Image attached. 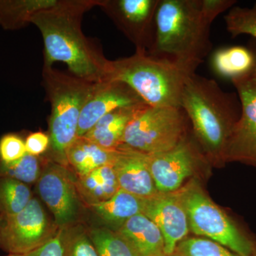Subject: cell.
Segmentation results:
<instances>
[{"instance_id": "ac0fdd59", "label": "cell", "mask_w": 256, "mask_h": 256, "mask_svg": "<svg viewBox=\"0 0 256 256\" xmlns=\"http://www.w3.org/2000/svg\"><path fill=\"white\" fill-rule=\"evenodd\" d=\"M116 150H108L85 137H77L66 152V166L76 178L86 176L92 171L112 164Z\"/></svg>"}, {"instance_id": "cb8c5ba5", "label": "cell", "mask_w": 256, "mask_h": 256, "mask_svg": "<svg viewBox=\"0 0 256 256\" xmlns=\"http://www.w3.org/2000/svg\"><path fill=\"white\" fill-rule=\"evenodd\" d=\"M88 234L99 256H138L116 230L102 227L88 229Z\"/></svg>"}, {"instance_id": "2e32d148", "label": "cell", "mask_w": 256, "mask_h": 256, "mask_svg": "<svg viewBox=\"0 0 256 256\" xmlns=\"http://www.w3.org/2000/svg\"><path fill=\"white\" fill-rule=\"evenodd\" d=\"M116 232L127 240L138 256H166L162 234L156 224L142 214L128 220Z\"/></svg>"}, {"instance_id": "277c9868", "label": "cell", "mask_w": 256, "mask_h": 256, "mask_svg": "<svg viewBox=\"0 0 256 256\" xmlns=\"http://www.w3.org/2000/svg\"><path fill=\"white\" fill-rule=\"evenodd\" d=\"M196 70L146 52L110 60L106 80L124 82L150 106L180 107L184 88Z\"/></svg>"}, {"instance_id": "484cf974", "label": "cell", "mask_w": 256, "mask_h": 256, "mask_svg": "<svg viewBox=\"0 0 256 256\" xmlns=\"http://www.w3.org/2000/svg\"><path fill=\"white\" fill-rule=\"evenodd\" d=\"M62 240L63 256H99L82 224L76 222L63 227Z\"/></svg>"}, {"instance_id": "ba28073f", "label": "cell", "mask_w": 256, "mask_h": 256, "mask_svg": "<svg viewBox=\"0 0 256 256\" xmlns=\"http://www.w3.org/2000/svg\"><path fill=\"white\" fill-rule=\"evenodd\" d=\"M60 228L33 197L18 213L0 214V249L8 255L28 254L50 242Z\"/></svg>"}, {"instance_id": "5b68a950", "label": "cell", "mask_w": 256, "mask_h": 256, "mask_svg": "<svg viewBox=\"0 0 256 256\" xmlns=\"http://www.w3.org/2000/svg\"><path fill=\"white\" fill-rule=\"evenodd\" d=\"M42 76L50 104L46 156L66 166V152L77 138L79 118L94 84L47 66Z\"/></svg>"}, {"instance_id": "f1b7e54d", "label": "cell", "mask_w": 256, "mask_h": 256, "mask_svg": "<svg viewBox=\"0 0 256 256\" xmlns=\"http://www.w3.org/2000/svg\"><path fill=\"white\" fill-rule=\"evenodd\" d=\"M25 140L15 133L5 134L0 138V159L5 162H12L26 154Z\"/></svg>"}, {"instance_id": "9c48e42d", "label": "cell", "mask_w": 256, "mask_h": 256, "mask_svg": "<svg viewBox=\"0 0 256 256\" xmlns=\"http://www.w3.org/2000/svg\"><path fill=\"white\" fill-rule=\"evenodd\" d=\"M75 181V175L67 166L44 156L37 190L60 228L77 222L82 202Z\"/></svg>"}, {"instance_id": "30bf717a", "label": "cell", "mask_w": 256, "mask_h": 256, "mask_svg": "<svg viewBox=\"0 0 256 256\" xmlns=\"http://www.w3.org/2000/svg\"><path fill=\"white\" fill-rule=\"evenodd\" d=\"M160 0H100L99 6L136 47L148 52L156 37Z\"/></svg>"}, {"instance_id": "836d02e7", "label": "cell", "mask_w": 256, "mask_h": 256, "mask_svg": "<svg viewBox=\"0 0 256 256\" xmlns=\"http://www.w3.org/2000/svg\"><path fill=\"white\" fill-rule=\"evenodd\" d=\"M252 74H254V77L256 78V66L255 68H254V72H252Z\"/></svg>"}, {"instance_id": "603a6c76", "label": "cell", "mask_w": 256, "mask_h": 256, "mask_svg": "<svg viewBox=\"0 0 256 256\" xmlns=\"http://www.w3.org/2000/svg\"><path fill=\"white\" fill-rule=\"evenodd\" d=\"M32 198L31 190L26 184L0 178V214L18 213L28 206Z\"/></svg>"}, {"instance_id": "8992f818", "label": "cell", "mask_w": 256, "mask_h": 256, "mask_svg": "<svg viewBox=\"0 0 256 256\" xmlns=\"http://www.w3.org/2000/svg\"><path fill=\"white\" fill-rule=\"evenodd\" d=\"M176 192L194 234L218 242L239 256H252L254 242L207 196L198 182L192 180Z\"/></svg>"}, {"instance_id": "4fadbf2b", "label": "cell", "mask_w": 256, "mask_h": 256, "mask_svg": "<svg viewBox=\"0 0 256 256\" xmlns=\"http://www.w3.org/2000/svg\"><path fill=\"white\" fill-rule=\"evenodd\" d=\"M142 214L154 222L162 234L166 256L172 255L190 230L188 215L178 192H158L144 198Z\"/></svg>"}, {"instance_id": "9a60e30c", "label": "cell", "mask_w": 256, "mask_h": 256, "mask_svg": "<svg viewBox=\"0 0 256 256\" xmlns=\"http://www.w3.org/2000/svg\"><path fill=\"white\" fill-rule=\"evenodd\" d=\"M112 165L121 190L142 198L158 193L144 153L120 144Z\"/></svg>"}, {"instance_id": "5bb4252c", "label": "cell", "mask_w": 256, "mask_h": 256, "mask_svg": "<svg viewBox=\"0 0 256 256\" xmlns=\"http://www.w3.org/2000/svg\"><path fill=\"white\" fill-rule=\"evenodd\" d=\"M142 104H146L124 82L104 80L94 84L79 118L77 137L85 136L109 112L120 108Z\"/></svg>"}, {"instance_id": "d6986e66", "label": "cell", "mask_w": 256, "mask_h": 256, "mask_svg": "<svg viewBox=\"0 0 256 256\" xmlns=\"http://www.w3.org/2000/svg\"><path fill=\"white\" fill-rule=\"evenodd\" d=\"M144 198L120 188L107 201L87 206L107 228L117 230L134 216L142 214Z\"/></svg>"}, {"instance_id": "7c38bea8", "label": "cell", "mask_w": 256, "mask_h": 256, "mask_svg": "<svg viewBox=\"0 0 256 256\" xmlns=\"http://www.w3.org/2000/svg\"><path fill=\"white\" fill-rule=\"evenodd\" d=\"M146 156L156 190L161 193L180 190L201 162L200 153L188 138L169 151Z\"/></svg>"}, {"instance_id": "6da1fadb", "label": "cell", "mask_w": 256, "mask_h": 256, "mask_svg": "<svg viewBox=\"0 0 256 256\" xmlns=\"http://www.w3.org/2000/svg\"><path fill=\"white\" fill-rule=\"evenodd\" d=\"M98 0H58L55 6L32 18L44 45V64H66L70 73L87 82L107 80L110 60L82 33V20L86 12L99 6Z\"/></svg>"}, {"instance_id": "4dcf8cb0", "label": "cell", "mask_w": 256, "mask_h": 256, "mask_svg": "<svg viewBox=\"0 0 256 256\" xmlns=\"http://www.w3.org/2000/svg\"><path fill=\"white\" fill-rule=\"evenodd\" d=\"M63 227L60 229L55 237L42 246L22 255L11 256H63Z\"/></svg>"}, {"instance_id": "8fae6325", "label": "cell", "mask_w": 256, "mask_h": 256, "mask_svg": "<svg viewBox=\"0 0 256 256\" xmlns=\"http://www.w3.org/2000/svg\"><path fill=\"white\" fill-rule=\"evenodd\" d=\"M232 82L238 92L242 114L229 136L224 160L256 166V78L252 73Z\"/></svg>"}, {"instance_id": "44dd1931", "label": "cell", "mask_w": 256, "mask_h": 256, "mask_svg": "<svg viewBox=\"0 0 256 256\" xmlns=\"http://www.w3.org/2000/svg\"><path fill=\"white\" fill-rule=\"evenodd\" d=\"M212 64L216 73L232 80L252 73L256 56L245 47H226L216 50Z\"/></svg>"}, {"instance_id": "7402d4cb", "label": "cell", "mask_w": 256, "mask_h": 256, "mask_svg": "<svg viewBox=\"0 0 256 256\" xmlns=\"http://www.w3.org/2000/svg\"><path fill=\"white\" fill-rule=\"evenodd\" d=\"M58 0H0V25L5 30H18L31 23L36 13L50 9Z\"/></svg>"}, {"instance_id": "4316f807", "label": "cell", "mask_w": 256, "mask_h": 256, "mask_svg": "<svg viewBox=\"0 0 256 256\" xmlns=\"http://www.w3.org/2000/svg\"><path fill=\"white\" fill-rule=\"evenodd\" d=\"M171 256H239L218 242L202 237L182 240Z\"/></svg>"}, {"instance_id": "7a4b0ae2", "label": "cell", "mask_w": 256, "mask_h": 256, "mask_svg": "<svg viewBox=\"0 0 256 256\" xmlns=\"http://www.w3.org/2000/svg\"><path fill=\"white\" fill-rule=\"evenodd\" d=\"M210 25L200 0H160L156 37L148 53L196 70L212 50Z\"/></svg>"}, {"instance_id": "e0dca14e", "label": "cell", "mask_w": 256, "mask_h": 256, "mask_svg": "<svg viewBox=\"0 0 256 256\" xmlns=\"http://www.w3.org/2000/svg\"><path fill=\"white\" fill-rule=\"evenodd\" d=\"M146 104L116 109L106 114L82 136L108 150H116L122 144V136L128 124L136 114Z\"/></svg>"}, {"instance_id": "d6a6232c", "label": "cell", "mask_w": 256, "mask_h": 256, "mask_svg": "<svg viewBox=\"0 0 256 256\" xmlns=\"http://www.w3.org/2000/svg\"><path fill=\"white\" fill-rule=\"evenodd\" d=\"M252 256H256V242H254V249H252Z\"/></svg>"}, {"instance_id": "83f0119b", "label": "cell", "mask_w": 256, "mask_h": 256, "mask_svg": "<svg viewBox=\"0 0 256 256\" xmlns=\"http://www.w3.org/2000/svg\"><path fill=\"white\" fill-rule=\"evenodd\" d=\"M224 21L233 38L242 34L256 38V3L252 8L233 6L224 16Z\"/></svg>"}, {"instance_id": "52a82bcc", "label": "cell", "mask_w": 256, "mask_h": 256, "mask_svg": "<svg viewBox=\"0 0 256 256\" xmlns=\"http://www.w3.org/2000/svg\"><path fill=\"white\" fill-rule=\"evenodd\" d=\"M188 122L182 108L146 106L128 124L122 144L144 154L164 152L188 138Z\"/></svg>"}, {"instance_id": "e575fe53", "label": "cell", "mask_w": 256, "mask_h": 256, "mask_svg": "<svg viewBox=\"0 0 256 256\" xmlns=\"http://www.w3.org/2000/svg\"><path fill=\"white\" fill-rule=\"evenodd\" d=\"M10 256V255H6V256Z\"/></svg>"}, {"instance_id": "1f68e13d", "label": "cell", "mask_w": 256, "mask_h": 256, "mask_svg": "<svg viewBox=\"0 0 256 256\" xmlns=\"http://www.w3.org/2000/svg\"><path fill=\"white\" fill-rule=\"evenodd\" d=\"M26 153L31 156H41L48 150L50 137L42 132H35L28 134L25 140Z\"/></svg>"}, {"instance_id": "ffe728a7", "label": "cell", "mask_w": 256, "mask_h": 256, "mask_svg": "<svg viewBox=\"0 0 256 256\" xmlns=\"http://www.w3.org/2000/svg\"><path fill=\"white\" fill-rule=\"evenodd\" d=\"M76 188L86 206L107 201L120 190L112 164L104 165L82 178H76Z\"/></svg>"}, {"instance_id": "f546056e", "label": "cell", "mask_w": 256, "mask_h": 256, "mask_svg": "<svg viewBox=\"0 0 256 256\" xmlns=\"http://www.w3.org/2000/svg\"><path fill=\"white\" fill-rule=\"evenodd\" d=\"M235 0H200L202 14L212 24L216 18L224 12L233 8Z\"/></svg>"}, {"instance_id": "3957f363", "label": "cell", "mask_w": 256, "mask_h": 256, "mask_svg": "<svg viewBox=\"0 0 256 256\" xmlns=\"http://www.w3.org/2000/svg\"><path fill=\"white\" fill-rule=\"evenodd\" d=\"M180 106L204 152L212 159L224 160L229 136L242 114L239 98L195 73L184 88Z\"/></svg>"}, {"instance_id": "d4e9b609", "label": "cell", "mask_w": 256, "mask_h": 256, "mask_svg": "<svg viewBox=\"0 0 256 256\" xmlns=\"http://www.w3.org/2000/svg\"><path fill=\"white\" fill-rule=\"evenodd\" d=\"M44 156H26L12 162L0 159V178H10L30 184L36 182L41 174Z\"/></svg>"}]
</instances>
